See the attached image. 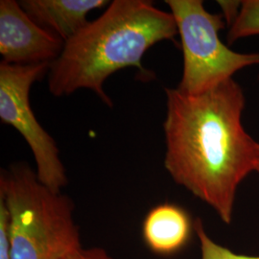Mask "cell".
Wrapping results in <instances>:
<instances>
[{"label": "cell", "mask_w": 259, "mask_h": 259, "mask_svg": "<svg viewBox=\"0 0 259 259\" xmlns=\"http://www.w3.org/2000/svg\"><path fill=\"white\" fill-rule=\"evenodd\" d=\"M50 64H0V119L25 139L36 162L38 181L54 192L68 184L65 165L54 139L38 123L30 103L34 83L48 74Z\"/></svg>", "instance_id": "cell-5"}, {"label": "cell", "mask_w": 259, "mask_h": 259, "mask_svg": "<svg viewBox=\"0 0 259 259\" xmlns=\"http://www.w3.org/2000/svg\"><path fill=\"white\" fill-rule=\"evenodd\" d=\"M164 92V168L230 225L238 187L259 164V142L242 123L243 89L232 78L199 95Z\"/></svg>", "instance_id": "cell-1"}, {"label": "cell", "mask_w": 259, "mask_h": 259, "mask_svg": "<svg viewBox=\"0 0 259 259\" xmlns=\"http://www.w3.org/2000/svg\"><path fill=\"white\" fill-rule=\"evenodd\" d=\"M0 197L9 210L12 259H63L82 246L74 204L17 163L0 174Z\"/></svg>", "instance_id": "cell-3"}, {"label": "cell", "mask_w": 259, "mask_h": 259, "mask_svg": "<svg viewBox=\"0 0 259 259\" xmlns=\"http://www.w3.org/2000/svg\"><path fill=\"white\" fill-rule=\"evenodd\" d=\"M256 172H257V173H258V174H259V164H258V166H257V169H256Z\"/></svg>", "instance_id": "cell-14"}, {"label": "cell", "mask_w": 259, "mask_h": 259, "mask_svg": "<svg viewBox=\"0 0 259 259\" xmlns=\"http://www.w3.org/2000/svg\"><path fill=\"white\" fill-rule=\"evenodd\" d=\"M194 231L189 214L174 204H157L142 223V238L149 250L158 255H172L184 249Z\"/></svg>", "instance_id": "cell-8"}, {"label": "cell", "mask_w": 259, "mask_h": 259, "mask_svg": "<svg viewBox=\"0 0 259 259\" xmlns=\"http://www.w3.org/2000/svg\"><path fill=\"white\" fill-rule=\"evenodd\" d=\"M256 35H259V0H243L238 15L230 26L227 40L232 45L241 38Z\"/></svg>", "instance_id": "cell-9"}, {"label": "cell", "mask_w": 259, "mask_h": 259, "mask_svg": "<svg viewBox=\"0 0 259 259\" xmlns=\"http://www.w3.org/2000/svg\"><path fill=\"white\" fill-rule=\"evenodd\" d=\"M175 18L184 57V69L177 89L199 95L232 79L241 69L259 65V53H238L219 37L225 27L222 15L211 14L202 0H166Z\"/></svg>", "instance_id": "cell-4"}, {"label": "cell", "mask_w": 259, "mask_h": 259, "mask_svg": "<svg viewBox=\"0 0 259 259\" xmlns=\"http://www.w3.org/2000/svg\"><path fill=\"white\" fill-rule=\"evenodd\" d=\"M63 259H113L107 250L99 247L83 248V246L71 250Z\"/></svg>", "instance_id": "cell-12"}, {"label": "cell", "mask_w": 259, "mask_h": 259, "mask_svg": "<svg viewBox=\"0 0 259 259\" xmlns=\"http://www.w3.org/2000/svg\"><path fill=\"white\" fill-rule=\"evenodd\" d=\"M19 2L31 19L65 42L87 26L90 22L87 17L92 11L110 4L106 0H22Z\"/></svg>", "instance_id": "cell-7"}, {"label": "cell", "mask_w": 259, "mask_h": 259, "mask_svg": "<svg viewBox=\"0 0 259 259\" xmlns=\"http://www.w3.org/2000/svg\"><path fill=\"white\" fill-rule=\"evenodd\" d=\"M178 35L171 12L146 0H114L102 15L90 21L65 42L60 56L49 66L47 85L55 97L79 90L95 93L104 104L113 103L104 90L107 79L121 69L136 67L142 78L151 73L142 65L149 49Z\"/></svg>", "instance_id": "cell-2"}, {"label": "cell", "mask_w": 259, "mask_h": 259, "mask_svg": "<svg viewBox=\"0 0 259 259\" xmlns=\"http://www.w3.org/2000/svg\"><path fill=\"white\" fill-rule=\"evenodd\" d=\"M65 41L35 22L19 1H0V54L9 65L52 64Z\"/></svg>", "instance_id": "cell-6"}, {"label": "cell", "mask_w": 259, "mask_h": 259, "mask_svg": "<svg viewBox=\"0 0 259 259\" xmlns=\"http://www.w3.org/2000/svg\"><path fill=\"white\" fill-rule=\"evenodd\" d=\"M0 259H12L10 241L9 210L0 197Z\"/></svg>", "instance_id": "cell-11"}, {"label": "cell", "mask_w": 259, "mask_h": 259, "mask_svg": "<svg viewBox=\"0 0 259 259\" xmlns=\"http://www.w3.org/2000/svg\"><path fill=\"white\" fill-rule=\"evenodd\" d=\"M218 5L221 7L223 12V18L226 19V22L231 26L232 22L235 20L239 10H240L241 1H217Z\"/></svg>", "instance_id": "cell-13"}, {"label": "cell", "mask_w": 259, "mask_h": 259, "mask_svg": "<svg viewBox=\"0 0 259 259\" xmlns=\"http://www.w3.org/2000/svg\"><path fill=\"white\" fill-rule=\"evenodd\" d=\"M194 232L200 243L201 259H259V256L236 253L216 243L207 234L201 218L194 220Z\"/></svg>", "instance_id": "cell-10"}]
</instances>
